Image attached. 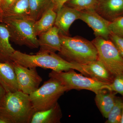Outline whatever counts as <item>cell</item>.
Listing matches in <instances>:
<instances>
[{"mask_svg":"<svg viewBox=\"0 0 123 123\" xmlns=\"http://www.w3.org/2000/svg\"><path fill=\"white\" fill-rule=\"evenodd\" d=\"M99 1L98 0H69L65 5L81 11L97 9Z\"/></svg>","mask_w":123,"mask_h":123,"instance_id":"44dd1931","label":"cell"},{"mask_svg":"<svg viewBox=\"0 0 123 123\" xmlns=\"http://www.w3.org/2000/svg\"><path fill=\"white\" fill-rule=\"evenodd\" d=\"M80 11L64 5L56 12L55 26L60 34L68 36L69 28L73 23L79 19Z\"/></svg>","mask_w":123,"mask_h":123,"instance_id":"30bf717a","label":"cell"},{"mask_svg":"<svg viewBox=\"0 0 123 123\" xmlns=\"http://www.w3.org/2000/svg\"><path fill=\"white\" fill-rule=\"evenodd\" d=\"M82 65L86 76L107 84H111L114 79L115 76L98 59Z\"/></svg>","mask_w":123,"mask_h":123,"instance_id":"4fadbf2b","label":"cell"},{"mask_svg":"<svg viewBox=\"0 0 123 123\" xmlns=\"http://www.w3.org/2000/svg\"><path fill=\"white\" fill-rule=\"evenodd\" d=\"M4 17L31 18L29 0H17L10 8L4 11Z\"/></svg>","mask_w":123,"mask_h":123,"instance_id":"d6986e66","label":"cell"},{"mask_svg":"<svg viewBox=\"0 0 123 123\" xmlns=\"http://www.w3.org/2000/svg\"><path fill=\"white\" fill-rule=\"evenodd\" d=\"M30 17L35 21L38 20L50 7L52 0H29Z\"/></svg>","mask_w":123,"mask_h":123,"instance_id":"ffe728a7","label":"cell"},{"mask_svg":"<svg viewBox=\"0 0 123 123\" xmlns=\"http://www.w3.org/2000/svg\"><path fill=\"white\" fill-rule=\"evenodd\" d=\"M62 117L58 102L48 110L34 112L30 123H60Z\"/></svg>","mask_w":123,"mask_h":123,"instance_id":"9a60e30c","label":"cell"},{"mask_svg":"<svg viewBox=\"0 0 123 123\" xmlns=\"http://www.w3.org/2000/svg\"><path fill=\"white\" fill-rule=\"evenodd\" d=\"M120 123H123V112H122V117H121V120Z\"/></svg>","mask_w":123,"mask_h":123,"instance_id":"4dcf8cb0","label":"cell"},{"mask_svg":"<svg viewBox=\"0 0 123 123\" xmlns=\"http://www.w3.org/2000/svg\"><path fill=\"white\" fill-rule=\"evenodd\" d=\"M110 29L111 33L123 38V16L111 22Z\"/></svg>","mask_w":123,"mask_h":123,"instance_id":"cb8c5ba5","label":"cell"},{"mask_svg":"<svg viewBox=\"0 0 123 123\" xmlns=\"http://www.w3.org/2000/svg\"><path fill=\"white\" fill-rule=\"evenodd\" d=\"M59 35L61 46L59 55L64 59L81 65L98 59L97 49L92 42L80 36Z\"/></svg>","mask_w":123,"mask_h":123,"instance_id":"3957f363","label":"cell"},{"mask_svg":"<svg viewBox=\"0 0 123 123\" xmlns=\"http://www.w3.org/2000/svg\"><path fill=\"white\" fill-rule=\"evenodd\" d=\"M98 0V1H101L103 0Z\"/></svg>","mask_w":123,"mask_h":123,"instance_id":"d6a6232c","label":"cell"},{"mask_svg":"<svg viewBox=\"0 0 123 123\" xmlns=\"http://www.w3.org/2000/svg\"><path fill=\"white\" fill-rule=\"evenodd\" d=\"M44 82L42 86L29 95L30 100L35 111L51 108L65 92L66 88L56 79L52 78Z\"/></svg>","mask_w":123,"mask_h":123,"instance_id":"5b68a950","label":"cell"},{"mask_svg":"<svg viewBox=\"0 0 123 123\" xmlns=\"http://www.w3.org/2000/svg\"><path fill=\"white\" fill-rule=\"evenodd\" d=\"M6 93V92L5 90L4 89L0 84V99L4 96Z\"/></svg>","mask_w":123,"mask_h":123,"instance_id":"83f0119b","label":"cell"},{"mask_svg":"<svg viewBox=\"0 0 123 123\" xmlns=\"http://www.w3.org/2000/svg\"><path fill=\"white\" fill-rule=\"evenodd\" d=\"M34 21L31 18H3L2 22L6 24L10 35V39L19 46H25L33 49L39 47L36 34Z\"/></svg>","mask_w":123,"mask_h":123,"instance_id":"277c9868","label":"cell"},{"mask_svg":"<svg viewBox=\"0 0 123 123\" xmlns=\"http://www.w3.org/2000/svg\"><path fill=\"white\" fill-rule=\"evenodd\" d=\"M39 50L38 53H55L61 48L59 31L54 26L49 30L38 36Z\"/></svg>","mask_w":123,"mask_h":123,"instance_id":"8fae6325","label":"cell"},{"mask_svg":"<svg viewBox=\"0 0 123 123\" xmlns=\"http://www.w3.org/2000/svg\"><path fill=\"white\" fill-rule=\"evenodd\" d=\"M56 16V12L52 6L43 14L38 20L35 22L34 29L36 35L38 36L51 29L55 25Z\"/></svg>","mask_w":123,"mask_h":123,"instance_id":"ac0fdd59","label":"cell"},{"mask_svg":"<svg viewBox=\"0 0 123 123\" xmlns=\"http://www.w3.org/2000/svg\"><path fill=\"white\" fill-rule=\"evenodd\" d=\"M49 77L59 81L66 88L67 91L73 89L86 90L95 93L103 90H108L109 84L103 83L82 74L77 73L74 69L63 72L52 70Z\"/></svg>","mask_w":123,"mask_h":123,"instance_id":"8992f818","label":"cell"},{"mask_svg":"<svg viewBox=\"0 0 123 123\" xmlns=\"http://www.w3.org/2000/svg\"><path fill=\"white\" fill-rule=\"evenodd\" d=\"M97 49L98 59L114 76L123 73V56L110 39L96 37L92 41Z\"/></svg>","mask_w":123,"mask_h":123,"instance_id":"52a82bcc","label":"cell"},{"mask_svg":"<svg viewBox=\"0 0 123 123\" xmlns=\"http://www.w3.org/2000/svg\"><path fill=\"white\" fill-rule=\"evenodd\" d=\"M108 90L119 93L123 97V73L115 77L113 82L108 85Z\"/></svg>","mask_w":123,"mask_h":123,"instance_id":"603a6c76","label":"cell"},{"mask_svg":"<svg viewBox=\"0 0 123 123\" xmlns=\"http://www.w3.org/2000/svg\"><path fill=\"white\" fill-rule=\"evenodd\" d=\"M109 39L116 46L123 56V38L111 33L110 34Z\"/></svg>","mask_w":123,"mask_h":123,"instance_id":"d4e9b609","label":"cell"},{"mask_svg":"<svg viewBox=\"0 0 123 123\" xmlns=\"http://www.w3.org/2000/svg\"><path fill=\"white\" fill-rule=\"evenodd\" d=\"M79 19L92 29L95 37H101L109 39L111 33L110 29L111 22L103 17L95 10L80 11Z\"/></svg>","mask_w":123,"mask_h":123,"instance_id":"9c48e42d","label":"cell"},{"mask_svg":"<svg viewBox=\"0 0 123 123\" xmlns=\"http://www.w3.org/2000/svg\"><path fill=\"white\" fill-rule=\"evenodd\" d=\"M106 20L111 22L123 16V0H103L95 9Z\"/></svg>","mask_w":123,"mask_h":123,"instance_id":"7c38bea8","label":"cell"},{"mask_svg":"<svg viewBox=\"0 0 123 123\" xmlns=\"http://www.w3.org/2000/svg\"><path fill=\"white\" fill-rule=\"evenodd\" d=\"M19 90L30 95L37 90L43 80L36 68H28L13 62Z\"/></svg>","mask_w":123,"mask_h":123,"instance_id":"ba28073f","label":"cell"},{"mask_svg":"<svg viewBox=\"0 0 123 123\" xmlns=\"http://www.w3.org/2000/svg\"><path fill=\"white\" fill-rule=\"evenodd\" d=\"M12 61L28 68L40 67L50 69L56 72L67 71L74 69L86 76L82 65L71 63L55 53H37L31 55L15 50L11 57Z\"/></svg>","mask_w":123,"mask_h":123,"instance_id":"6da1fadb","label":"cell"},{"mask_svg":"<svg viewBox=\"0 0 123 123\" xmlns=\"http://www.w3.org/2000/svg\"><path fill=\"white\" fill-rule=\"evenodd\" d=\"M4 18V11L0 7V23H2Z\"/></svg>","mask_w":123,"mask_h":123,"instance_id":"f546056e","label":"cell"},{"mask_svg":"<svg viewBox=\"0 0 123 123\" xmlns=\"http://www.w3.org/2000/svg\"><path fill=\"white\" fill-rule=\"evenodd\" d=\"M69 0H52L53 9L57 12Z\"/></svg>","mask_w":123,"mask_h":123,"instance_id":"484cf974","label":"cell"},{"mask_svg":"<svg viewBox=\"0 0 123 123\" xmlns=\"http://www.w3.org/2000/svg\"><path fill=\"white\" fill-rule=\"evenodd\" d=\"M116 92L107 89L101 90L95 93V103L101 114L107 118L108 114L114 105Z\"/></svg>","mask_w":123,"mask_h":123,"instance_id":"2e32d148","label":"cell"},{"mask_svg":"<svg viewBox=\"0 0 123 123\" xmlns=\"http://www.w3.org/2000/svg\"><path fill=\"white\" fill-rule=\"evenodd\" d=\"M17 0H1L0 7L3 11L7 10L11 7Z\"/></svg>","mask_w":123,"mask_h":123,"instance_id":"4316f807","label":"cell"},{"mask_svg":"<svg viewBox=\"0 0 123 123\" xmlns=\"http://www.w3.org/2000/svg\"><path fill=\"white\" fill-rule=\"evenodd\" d=\"M1 0H0V7L1 4Z\"/></svg>","mask_w":123,"mask_h":123,"instance_id":"1f68e13d","label":"cell"},{"mask_svg":"<svg viewBox=\"0 0 123 123\" xmlns=\"http://www.w3.org/2000/svg\"><path fill=\"white\" fill-rule=\"evenodd\" d=\"M0 84L6 92L19 90L12 62H0Z\"/></svg>","mask_w":123,"mask_h":123,"instance_id":"5bb4252c","label":"cell"},{"mask_svg":"<svg viewBox=\"0 0 123 123\" xmlns=\"http://www.w3.org/2000/svg\"><path fill=\"white\" fill-rule=\"evenodd\" d=\"M123 99L116 97L114 105L110 111L106 123H120L123 112Z\"/></svg>","mask_w":123,"mask_h":123,"instance_id":"7402d4cb","label":"cell"},{"mask_svg":"<svg viewBox=\"0 0 123 123\" xmlns=\"http://www.w3.org/2000/svg\"><path fill=\"white\" fill-rule=\"evenodd\" d=\"M0 123H10V122L7 119L0 115Z\"/></svg>","mask_w":123,"mask_h":123,"instance_id":"f1b7e54d","label":"cell"},{"mask_svg":"<svg viewBox=\"0 0 123 123\" xmlns=\"http://www.w3.org/2000/svg\"><path fill=\"white\" fill-rule=\"evenodd\" d=\"M10 35L6 24L0 23V62H12V55L15 50L10 43Z\"/></svg>","mask_w":123,"mask_h":123,"instance_id":"e0dca14e","label":"cell"},{"mask_svg":"<svg viewBox=\"0 0 123 123\" xmlns=\"http://www.w3.org/2000/svg\"><path fill=\"white\" fill-rule=\"evenodd\" d=\"M35 112L29 95L20 91L6 92L0 99V115L10 123H30Z\"/></svg>","mask_w":123,"mask_h":123,"instance_id":"7a4b0ae2","label":"cell"}]
</instances>
